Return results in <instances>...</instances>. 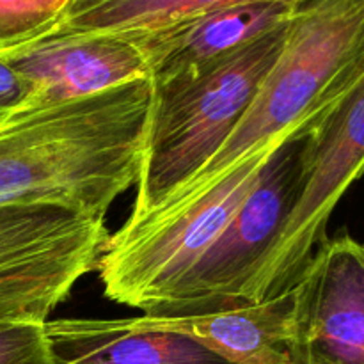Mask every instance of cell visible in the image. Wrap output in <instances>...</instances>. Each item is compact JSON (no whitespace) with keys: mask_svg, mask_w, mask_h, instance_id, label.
I'll return each mask as SVG.
<instances>
[{"mask_svg":"<svg viewBox=\"0 0 364 364\" xmlns=\"http://www.w3.org/2000/svg\"><path fill=\"white\" fill-rule=\"evenodd\" d=\"M295 290L215 313L128 318L137 329L167 331L198 341L231 364H290Z\"/></svg>","mask_w":364,"mask_h":364,"instance_id":"10","label":"cell"},{"mask_svg":"<svg viewBox=\"0 0 364 364\" xmlns=\"http://www.w3.org/2000/svg\"><path fill=\"white\" fill-rule=\"evenodd\" d=\"M364 52V0H302L291 11L283 48L247 110L215 155L134 228L164 223L226 181L251 160L308 134L350 78Z\"/></svg>","mask_w":364,"mask_h":364,"instance_id":"2","label":"cell"},{"mask_svg":"<svg viewBox=\"0 0 364 364\" xmlns=\"http://www.w3.org/2000/svg\"><path fill=\"white\" fill-rule=\"evenodd\" d=\"M287 27L262 36L192 80L151 87L134 205L121 228L141 224L215 155L276 63Z\"/></svg>","mask_w":364,"mask_h":364,"instance_id":"3","label":"cell"},{"mask_svg":"<svg viewBox=\"0 0 364 364\" xmlns=\"http://www.w3.org/2000/svg\"><path fill=\"white\" fill-rule=\"evenodd\" d=\"M149 78L60 103L25 98L0 114V206L45 205L105 220L135 187Z\"/></svg>","mask_w":364,"mask_h":364,"instance_id":"1","label":"cell"},{"mask_svg":"<svg viewBox=\"0 0 364 364\" xmlns=\"http://www.w3.org/2000/svg\"><path fill=\"white\" fill-rule=\"evenodd\" d=\"M290 364H316L313 361H309V359L302 358V355H297V354H291V361Z\"/></svg>","mask_w":364,"mask_h":364,"instance_id":"17","label":"cell"},{"mask_svg":"<svg viewBox=\"0 0 364 364\" xmlns=\"http://www.w3.org/2000/svg\"><path fill=\"white\" fill-rule=\"evenodd\" d=\"M0 364H53L45 323H2Z\"/></svg>","mask_w":364,"mask_h":364,"instance_id":"14","label":"cell"},{"mask_svg":"<svg viewBox=\"0 0 364 364\" xmlns=\"http://www.w3.org/2000/svg\"><path fill=\"white\" fill-rule=\"evenodd\" d=\"M294 7L245 4L146 32H132L149 60L151 87L183 84L288 23Z\"/></svg>","mask_w":364,"mask_h":364,"instance_id":"9","label":"cell"},{"mask_svg":"<svg viewBox=\"0 0 364 364\" xmlns=\"http://www.w3.org/2000/svg\"><path fill=\"white\" fill-rule=\"evenodd\" d=\"M31 95L27 82L13 70L4 57H0V114L20 105Z\"/></svg>","mask_w":364,"mask_h":364,"instance_id":"15","label":"cell"},{"mask_svg":"<svg viewBox=\"0 0 364 364\" xmlns=\"http://www.w3.org/2000/svg\"><path fill=\"white\" fill-rule=\"evenodd\" d=\"M301 139L288 142L270 159L223 233L149 315H199L240 306L238 295L252 267L272 244L290 210Z\"/></svg>","mask_w":364,"mask_h":364,"instance_id":"6","label":"cell"},{"mask_svg":"<svg viewBox=\"0 0 364 364\" xmlns=\"http://www.w3.org/2000/svg\"><path fill=\"white\" fill-rule=\"evenodd\" d=\"M0 57L27 82L32 102L60 103L149 78V60L132 34L43 38Z\"/></svg>","mask_w":364,"mask_h":364,"instance_id":"8","label":"cell"},{"mask_svg":"<svg viewBox=\"0 0 364 364\" xmlns=\"http://www.w3.org/2000/svg\"><path fill=\"white\" fill-rule=\"evenodd\" d=\"M295 290L291 354L316 364H364V244L327 238Z\"/></svg>","mask_w":364,"mask_h":364,"instance_id":"7","label":"cell"},{"mask_svg":"<svg viewBox=\"0 0 364 364\" xmlns=\"http://www.w3.org/2000/svg\"><path fill=\"white\" fill-rule=\"evenodd\" d=\"M45 329L53 364H231L183 334L128 318H55Z\"/></svg>","mask_w":364,"mask_h":364,"instance_id":"11","label":"cell"},{"mask_svg":"<svg viewBox=\"0 0 364 364\" xmlns=\"http://www.w3.org/2000/svg\"><path fill=\"white\" fill-rule=\"evenodd\" d=\"M302 0H112L95 11L57 23L45 38L84 34H132L178 23L199 14L245 4H283L295 7ZM43 39V38H41Z\"/></svg>","mask_w":364,"mask_h":364,"instance_id":"12","label":"cell"},{"mask_svg":"<svg viewBox=\"0 0 364 364\" xmlns=\"http://www.w3.org/2000/svg\"><path fill=\"white\" fill-rule=\"evenodd\" d=\"M364 174V52L350 78L299 142L290 210L238 295L240 306L294 288L327 240L338 203Z\"/></svg>","mask_w":364,"mask_h":364,"instance_id":"4","label":"cell"},{"mask_svg":"<svg viewBox=\"0 0 364 364\" xmlns=\"http://www.w3.org/2000/svg\"><path fill=\"white\" fill-rule=\"evenodd\" d=\"M105 220L45 205L0 206V326L46 323L96 270Z\"/></svg>","mask_w":364,"mask_h":364,"instance_id":"5","label":"cell"},{"mask_svg":"<svg viewBox=\"0 0 364 364\" xmlns=\"http://www.w3.org/2000/svg\"><path fill=\"white\" fill-rule=\"evenodd\" d=\"M70 0H0V53L45 38L64 18Z\"/></svg>","mask_w":364,"mask_h":364,"instance_id":"13","label":"cell"},{"mask_svg":"<svg viewBox=\"0 0 364 364\" xmlns=\"http://www.w3.org/2000/svg\"><path fill=\"white\" fill-rule=\"evenodd\" d=\"M109 2H112V0H70L66 13H64V18L60 21L70 20V18H75V16H80V14H85L89 13V11L98 9V7L105 6V4Z\"/></svg>","mask_w":364,"mask_h":364,"instance_id":"16","label":"cell"}]
</instances>
